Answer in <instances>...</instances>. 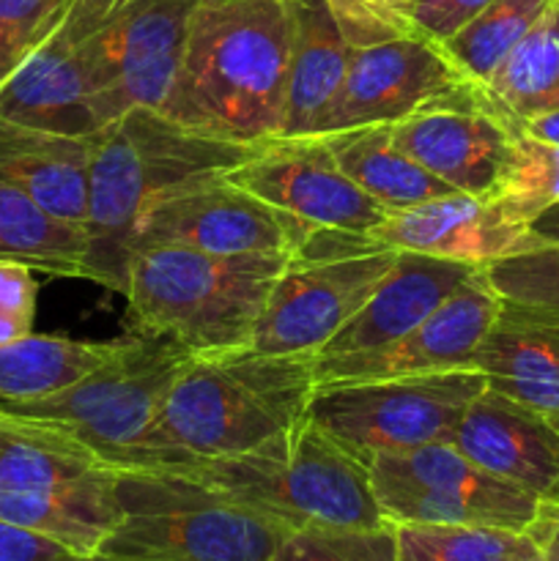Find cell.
<instances>
[{"label": "cell", "mask_w": 559, "mask_h": 561, "mask_svg": "<svg viewBox=\"0 0 559 561\" xmlns=\"http://www.w3.org/2000/svg\"><path fill=\"white\" fill-rule=\"evenodd\" d=\"M338 168L387 211L455 195L449 184L427 173L392 142V124L356 126L323 135Z\"/></svg>", "instance_id": "d4e9b609"}, {"label": "cell", "mask_w": 559, "mask_h": 561, "mask_svg": "<svg viewBox=\"0 0 559 561\" xmlns=\"http://www.w3.org/2000/svg\"><path fill=\"white\" fill-rule=\"evenodd\" d=\"M464 80L438 44L414 33L349 44L345 77L318 124V135L398 124Z\"/></svg>", "instance_id": "2e32d148"}, {"label": "cell", "mask_w": 559, "mask_h": 561, "mask_svg": "<svg viewBox=\"0 0 559 561\" xmlns=\"http://www.w3.org/2000/svg\"><path fill=\"white\" fill-rule=\"evenodd\" d=\"M546 502L557 504V507H559V482H557V485H554V491L548 493V496H546Z\"/></svg>", "instance_id": "ee69618b"}, {"label": "cell", "mask_w": 559, "mask_h": 561, "mask_svg": "<svg viewBox=\"0 0 559 561\" xmlns=\"http://www.w3.org/2000/svg\"><path fill=\"white\" fill-rule=\"evenodd\" d=\"M272 561H398L395 526L384 529H296Z\"/></svg>", "instance_id": "836d02e7"}, {"label": "cell", "mask_w": 559, "mask_h": 561, "mask_svg": "<svg viewBox=\"0 0 559 561\" xmlns=\"http://www.w3.org/2000/svg\"><path fill=\"white\" fill-rule=\"evenodd\" d=\"M449 444L488 474L540 499L559 482V427L551 416L491 387L471 400Z\"/></svg>", "instance_id": "d6986e66"}, {"label": "cell", "mask_w": 559, "mask_h": 561, "mask_svg": "<svg viewBox=\"0 0 559 561\" xmlns=\"http://www.w3.org/2000/svg\"><path fill=\"white\" fill-rule=\"evenodd\" d=\"M370 485L389 524L491 526L526 531L543 499L471 463L449 442L376 458Z\"/></svg>", "instance_id": "9c48e42d"}, {"label": "cell", "mask_w": 559, "mask_h": 561, "mask_svg": "<svg viewBox=\"0 0 559 561\" xmlns=\"http://www.w3.org/2000/svg\"><path fill=\"white\" fill-rule=\"evenodd\" d=\"M0 520L60 542L77 557H96L118 524L115 469L64 488H3Z\"/></svg>", "instance_id": "cb8c5ba5"}, {"label": "cell", "mask_w": 559, "mask_h": 561, "mask_svg": "<svg viewBox=\"0 0 559 561\" xmlns=\"http://www.w3.org/2000/svg\"><path fill=\"white\" fill-rule=\"evenodd\" d=\"M502 310V296L486 279V268L455 290L438 310L395 343L343 356H316V387L349 381L425 376V373L475 370L477 348Z\"/></svg>", "instance_id": "e0dca14e"}, {"label": "cell", "mask_w": 559, "mask_h": 561, "mask_svg": "<svg viewBox=\"0 0 559 561\" xmlns=\"http://www.w3.org/2000/svg\"><path fill=\"white\" fill-rule=\"evenodd\" d=\"M225 179L321 230L370 233L389 214L338 168L323 135L272 137Z\"/></svg>", "instance_id": "9a60e30c"}, {"label": "cell", "mask_w": 559, "mask_h": 561, "mask_svg": "<svg viewBox=\"0 0 559 561\" xmlns=\"http://www.w3.org/2000/svg\"><path fill=\"white\" fill-rule=\"evenodd\" d=\"M554 425H557V427H559V416H557V420H554Z\"/></svg>", "instance_id": "7dc6e473"}, {"label": "cell", "mask_w": 559, "mask_h": 561, "mask_svg": "<svg viewBox=\"0 0 559 561\" xmlns=\"http://www.w3.org/2000/svg\"><path fill=\"white\" fill-rule=\"evenodd\" d=\"M77 553L60 542L0 520V561H75Z\"/></svg>", "instance_id": "f35d334b"}, {"label": "cell", "mask_w": 559, "mask_h": 561, "mask_svg": "<svg viewBox=\"0 0 559 561\" xmlns=\"http://www.w3.org/2000/svg\"><path fill=\"white\" fill-rule=\"evenodd\" d=\"M480 272L471 263L398 252L370 299L316 356L360 354L395 343Z\"/></svg>", "instance_id": "ffe728a7"}, {"label": "cell", "mask_w": 559, "mask_h": 561, "mask_svg": "<svg viewBox=\"0 0 559 561\" xmlns=\"http://www.w3.org/2000/svg\"><path fill=\"white\" fill-rule=\"evenodd\" d=\"M518 561H554L551 557H546V553H543L540 551V548H532V551L529 553H526V557L524 559H518Z\"/></svg>", "instance_id": "b9f144b4"}, {"label": "cell", "mask_w": 559, "mask_h": 561, "mask_svg": "<svg viewBox=\"0 0 559 561\" xmlns=\"http://www.w3.org/2000/svg\"><path fill=\"white\" fill-rule=\"evenodd\" d=\"M110 469L113 466L60 425L0 409L3 488H64Z\"/></svg>", "instance_id": "484cf974"}, {"label": "cell", "mask_w": 559, "mask_h": 561, "mask_svg": "<svg viewBox=\"0 0 559 561\" xmlns=\"http://www.w3.org/2000/svg\"><path fill=\"white\" fill-rule=\"evenodd\" d=\"M36 296L38 285L33 279V268L0 261V343H14L33 334Z\"/></svg>", "instance_id": "8d00e7d4"}, {"label": "cell", "mask_w": 559, "mask_h": 561, "mask_svg": "<svg viewBox=\"0 0 559 561\" xmlns=\"http://www.w3.org/2000/svg\"><path fill=\"white\" fill-rule=\"evenodd\" d=\"M88 233L0 181V261L22 263L53 277L85 279Z\"/></svg>", "instance_id": "4316f807"}, {"label": "cell", "mask_w": 559, "mask_h": 561, "mask_svg": "<svg viewBox=\"0 0 559 561\" xmlns=\"http://www.w3.org/2000/svg\"><path fill=\"white\" fill-rule=\"evenodd\" d=\"M96 135L75 137L0 115V181L55 217L85 228Z\"/></svg>", "instance_id": "7402d4cb"}, {"label": "cell", "mask_w": 559, "mask_h": 561, "mask_svg": "<svg viewBox=\"0 0 559 561\" xmlns=\"http://www.w3.org/2000/svg\"><path fill=\"white\" fill-rule=\"evenodd\" d=\"M475 370L491 389L557 420L559 312L502 299L497 321L477 348Z\"/></svg>", "instance_id": "44dd1931"}, {"label": "cell", "mask_w": 559, "mask_h": 561, "mask_svg": "<svg viewBox=\"0 0 559 561\" xmlns=\"http://www.w3.org/2000/svg\"><path fill=\"white\" fill-rule=\"evenodd\" d=\"M554 3L557 0H493L438 47L466 80L488 85L504 58L551 14Z\"/></svg>", "instance_id": "f1b7e54d"}, {"label": "cell", "mask_w": 559, "mask_h": 561, "mask_svg": "<svg viewBox=\"0 0 559 561\" xmlns=\"http://www.w3.org/2000/svg\"><path fill=\"white\" fill-rule=\"evenodd\" d=\"M551 25H554V31L559 33V0L554 3V9H551Z\"/></svg>", "instance_id": "7bdbcfd3"}, {"label": "cell", "mask_w": 559, "mask_h": 561, "mask_svg": "<svg viewBox=\"0 0 559 561\" xmlns=\"http://www.w3.org/2000/svg\"><path fill=\"white\" fill-rule=\"evenodd\" d=\"M488 93L521 124L559 110V33L551 14L504 58Z\"/></svg>", "instance_id": "f546056e"}, {"label": "cell", "mask_w": 559, "mask_h": 561, "mask_svg": "<svg viewBox=\"0 0 559 561\" xmlns=\"http://www.w3.org/2000/svg\"><path fill=\"white\" fill-rule=\"evenodd\" d=\"M258 146L186 129L159 110L135 107L96 135L88 184L85 279L124 294L129 250L146 214L164 197L223 179Z\"/></svg>", "instance_id": "3957f363"}, {"label": "cell", "mask_w": 559, "mask_h": 561, "mask_svg": "<svg viewBox=\"0 0 559 561\" xmlns=\"http://www.w3.org/2000/svg\"><path fill=\"white\" fill-rule=\"evenodd\" d=\"M201 0H115L93 38L91 110L99 129L170 96Z\"/></svg>", "instance_id": "30bf717a"}, {"label": "cell", "mask_w": 559, "mask_h": 561, "mask_svg": "<svg viewBox=\"0 0 559 561\" xmlns=\"http://www.w3.org/2000/svg\"><path fill=\"white\" fill-rule=\"evenodd\" d=\"M515 222L529 225L559 203V146L521 131L502 184L491 197Z\"/></svg>", "instance_id": "1f68e13d"}, {"label": "cell", "mask_w": 559, "mask_h": 561, "mask_svg": "<svg viewBox=\"0 0 559 561\" xmlns=\"http://www.w3.org/2000/svg\"><path fill=\"white\" fill-rule=\"evenodd\" d=\"M192 356L162 337L126 334L118 354L58 392L0 400L9 414L60 425L115 469L135 447Z\"/></svg>", "instance_id": "ba28073f"}, {"label": "cell", "mask_w": 559, "mask_h": 561, "mask_svg": "<svg viewBox=\"0 0 559 561\" xmlns=\"http://www.w3.org/2000/svg\"><path fill=\"white\" fill-rule=\"evenodd\" d=\"M543 244H559V203L526 225L524 250Z\"/></svg>", "instance_id": "ab89813d"}, {"label": "cell", "mask_w": 559, "mask_h": 561, "mask_svg": "<svg viewBox=\"0 0 559 561\" xmlns=\"http://www.w3.org/2000/svg\"><path fill=\"white\" fill-rule=\"evenodd\" d=\"M288 16V88L280 137L318 135L349 66V42L329 0H283Z\"/></svg>", "instance_id": "603a6c76"}, {"label": "cell", "mask_w": 559, "mask_h": 561, "mask_svg": "<svg viewBox=\"0 0 559 561\" xmlns=\"http://www.w3.org/2000/svg\"><path fill=\"white\" fill-rule=\"evenodd\" d=\"M115 0H75L53 36L0 88V115L60 135L93 137V38Z\"/></svg>", "instance_id": "ac0fdd59"}, {"label": "cell", "mask_w": 559, "mask_h": 561, "mask_svg": "<svg viewBox=\"0 0 559 561\" xmlns=\"http://www.w3.org/2000/svg\"><path fill=\"white\" fill-rule=\"evenodd\" d=\"M288 88L283 0L197 3L162 113L186 129L241 146L280 137Z\"/></svg>", "instance_id": "7a4b0ae2"}, {"label": "cell", "mask_w": 559, "mask_h": 561, "mask_svg": "<svg viewBox=\"0 0 559 561\" xmlns=\"http://www.w3.org/2000/svg\"><path fill=\"white\" fill-rule=\"evenodd\" d=\"M288 255H206L184 247H151L132 255L126 312L132 332L162 337L190 356L250 348Z\"/></svg>", "instance_id": "5b68a950"}, {"label": "cell", "mask_w": 559, "mask_h": 561, "mask_svg": "<svg viewBox=\"0 0 559 561\" xmlns=\"http://www.w3.org/2000/svg\"><path fill=\"white\" fill-rule=\"evenodd\" d=\"M75 0H0V88L66 20Z\"/></svg>", "instance_id": "e575fe53"}, {"label": "cell", "mask_w": 559, "mask_h": 561, "mask_svg": "<svg viewBox=\"0 0 559 561\" xmlns=\"http://www.w3.org/2000/svg\"><path fill=\"white\" fill-rule=\"evenodd\" d=\"M488 387L480 370L316 387L307 420L360 463L453 442L460 416Z\"/></svg>", "instance_id": "52a82bcc"}, {"label": "cell", "mask_w": 559, "mask_h": 561, "mask_svg": "<svg viewBox=\"0 0 559 561\" xmlns=\"http://www.w3.org/2000/svg\"><path fill=\"white\" fill-rule=\"evenodd\" d=\"M486 279L504 301L559 312V244L499 257L486 266Z\"/></svg>", "instance_id": "d6a6232c"}, {"label": "cell", "mask_w": 559, "mask_h": 561, "mask_svg": "<svg viewBox=\"0 0 559 561\" xmlns=\"http://www.w3.org/2000/svg\"><path fill=\"white\" fill-rule=\"evenodd\" d=\"M201 3H219V0H201Z\"/></svg>", "instance_id": "bcb514c9"}, {"label": "cell", "mask_w": 559, "mask_h": 561, "mask_svg": "<svg viewBox=\"0 0 559 561\" xmlns=\"http://www.w3.org/2000/svg\"><path fill=\"white\" fill-rule=\"evenodd\" d=\"M124 337L91 343L58 334H27L14 343H0V400L58 392L113 359Z\"/></svg>", "instance_id": "83f0119b"}, {"label": "cell", "mask_w": 559, "mask_h": 561, "mask_svg": "<svg viewBox=\"0 0 559 561\" xmlns=\"http://www.w3.org/2000/svg\"><path fill=\"white\" fill-rule=\"evenodd\" d=\"M395 255L381 250L290 261L269 294L250 348L269 356H316L370 299Z\"/></svg>", "instance_id": "5bb4252c"}, {"label": "cell", "mask_w": 559, "mask_h": 561, "mask_svg": "<svg viewBox=\"0 0 559 561\" xmlns=\"http://www.w3.org/2000/svg\"><path fill=\"white\" fill-rule=\"evenodd\" d=\"M159 471L192 477L288 531L389 526L367 466L307 416L250 453L184 460Z\"/></svg>", "instance_id": "277c9868"}, {"label": "cell", "mask_w": 559, "mask_h": 561, "mask_svg": "<svg viewBox=\"0 0 559 561\" xmlns=\"http://www.w3.org/2000/svg\"><path fill=\"white\" fill-rule=\"evenodd\" d=\"M521 131L486 85L464 80L392 124V142L460 195L491 201Z\"/></svg>", "instance_id": "8fae6325"}, {"label": "cell", "mask_w": 559, "mask_h": 561, "mask_svg": "<svg viewBox=\"0 0 559 561\" xmlns=\"http://www.w3.org/2000/svg\"><path fill=\"white\" fill-rule=\"evenodd\" d=\"M524 131L529 137H535V140H543V142H554V146H559V110L557 113H546L540 115V118H532L526 121Z\"/></svg>", "instance_id": "60d3db41"}, {"label": "cell", "mask_w": 559, "mask_h": 561, "mask_svg": "<svg viewBox=\"0 0 559 561\" xmlns=\"http://www.w3.org/2000/svg\"><path fill=\"white\" fill-rule=\"evenodd\" d=\"M312 230L305 219L269 206L223 175L159 201L132 239L129 261L151 247H184L219 257H296Z\"/></svg>", "instance_id": "7c38bea8"}, {"label": "cell", "mask_w": 559, "mask_h": 561, "mask_svg": "<svg viewBox=\"0 0 559 561\" xmlns=\"http://www.w3.org/2000/svg\"><path fill=\"white\" fill-rule=\"evenodd\" d=\"M491 3L493 0H409L403 16L411 33L444 44Z\"/></svg>", "instance_id": "74e56055"}, {"label": "cell", "mask_w": 559, "mask_h": 561, "mask_svg": "<svg viewBox=\"0 0 559 561\" xmlns=\"http://www.w3.org/2000/svg\"><path fill=\"white\" fill-rule=\"evenodd\" d=\"M406 3L409 0H329L349 44L411 33L403 16Z\"/></svg>", "instance_id": "d590c367"}, {"label": "cell", "mask_w": 559, "mask_h": 561, "mask_svg": "<svg viewBox=\"0 0 559 561\" xmlns=\"http://www.w3.org/2000/svg\"><path fill=\"white\" fill-rule=\"evenodd\" d=\"M118 524L96 557L113 561H272L288 529L225 493L159 469H115Z\"/></svg>", "instance_id": "8992f818"}, {"label": "cell", "mask_w": 559, "mask_h": 561, "mask_svg": "<svg viewBox=\"0 0 559 561\" xmlns=\"http://www.w3.org/2000/svg\"><path fill=\"white\" fill-rule=\"evenodd\" d=\"M75 561H113V559H104V557H77Z\"/></svg>", "instance_id": "f6af8a7d"}, {"label": "cell", "mask_w": 559, "mask_h": 561, "mask_svg": "<svg viewBox=\"0 0 559 561\" xmlns=\"http://www.w3.org/2000/svg\"><path fill=\"white\" fill-rule=\"evenodd\" d=\"M312 362L316 356H269L252 348L192 356L115 469H164L250 453L305 420L316 392Z\"/></svg>", "instance_id": "6da1fadb"}, {"label": "cell", "mask_w": 559, "mask_h": 561, "mask_svg": "<svg viewBox=\"0 0 559 561\" xmlns=\"http://www.w3.org/2000/svg\"><path fill=\"white\" fill-rule=\"evenodd\" d=\"M398 561H518L535 548L526 531L491 526L395 524Z\"/></svg>", "instance_id": "4dcf8cb0"}, {"label": "cell", "mask_w": 559, "mask_h": 561, "mask_svg": "<svg viewBox=\"0 0 559 561\" xmlns=\"http://www.w3.org/2000/svg\"><path fill=\"white\" fill-rule=\"evenodd\" d=\"M524 241L526 225L507 217L499 203L455 192V195L425 201L403 211H389L387 219L376 225L370 233H340V230L316 228L294 261L395 250L486 268L499 257L524 250Z\"/></svg>", "instance_id": "4fadbf2b"}]
</instances>
